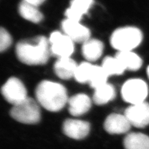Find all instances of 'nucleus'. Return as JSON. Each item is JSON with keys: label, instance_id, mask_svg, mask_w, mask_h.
I'll return each instance as SVG.
<instances>
[{"label": "nucleus", "instance_id": "obj_10", "mask_svg": "<svg viewBox=\"0 0 149 149\" xmlns=\"http://www.w3.org/2000/svg\"><path fill=\"white\" fill-rule=\"evenodd\" d=\"M63 133L70 138L80 140L85 138L90 130V125L86 121L68 119L63 124Z\"/></svg>", "mask_w": 149, "mask_h": 149}, {"label": "nucleus", "instance_id": "obj_12", "mask_svg": "<svg viewBox=\"0 0 149 149\" xmlns=\"http://www.w3.org/2000/svg\"><path fill=\"white\" fill-rule=\"evenodd\" d=\"M68 111L72 116H79L85 114L91 106V101L85 94H77L68 99Z\"/></svg>", "mask_w": 149, "mask_h": 149}, {"label": "nucleus", "instance_id": "obj_19", "mask_svg": "<svg viewBox=\"0 0 149 149\" xmlns=\"http://www.w3.org/2000/svg\"><path fill=\"white\" fill-rule=\"evenodd\" d=\"M116 96L114 86L109 83H106L95 89L93 100L97 105H102L113 100Z\"/></svg>", "mask_w": 149, "mask_h": 149}, {"label": "nucleus", "instance_id": "obj_3", "mask_svg": "<svg viewBox=\"0 0 149 149\" xmlns=\"http://www.w3.org/2000/svg\"><path fill=\"white\" fill-rule=\"evenodd\" d=\"M143 39L141 31L135 27H123L115 30L110 39L113 47L119 52L132 51L138 47Z\"/></svg>", "mask_w": 149, "mask_h": 149}, {"label": "nucleus", "instance_id": "obj_25", "mask_svg": "<svg viewBox=\"0 0 149 149\" xmlns=\"http://www.w3.org/2000/svg\"><path fill=\"white\" fill-rule=\"evenodd\" d=\"M147 73L148 77V78H149V66L147 67Z\"/></svg>", "mask_w": 149, "mask_h": 149}, {"label": "nucleus", "instance_id": "obj_22", "mask_svg": "<svg viewBox=\"0 0 149 149\" xmlns=\"http://www.w3.org/2000/svg\"><path fill=\"white\" fill-rule=\"evenodd\" d=\"M93 66L94 65L88 62H82L78 65L74 76L76 80L81 83H89Z\"/></svg>", "mask_w": 149, "mask_h": 149}, {"label": "nucleus", "instance_id": "obj_14", "mask_svg": "<svg viewBox=\"0 0 149 149\" xmlns=\"http://www.w3.org/2000/svg\"><path fill=\"white\" fill-rule=\"evenodd\" d=\"M78 65L70 57L60 58L54 64V71L61 79L68 80L74 77Z\"/></svg>", "mask_w": 149, "mask_h": 149}, {"label": "nucleus", "instance_id": "obj_9", "mask_svg": "<svg viewBox=\"0 0 149 149\" xmlns=\"http://www.w3.org/2000/svg\"><path fill=\"white\" fill-rule=\"evenodd\" d=\"M64 34L68 36L74 42L84 43L90 39V31L83 26L80 21L66 19L62 23Z\"/></svg>", "mask_w": 149, "mask_h": 149}, {"label": "nucleus", "instance_id": "obj_20", "mask_svg": "<svg viewBox=\"0 0 149 149\" xmlns=\"http://www.w3.org/2000/svg\"><path fill=\"white\" fill-rule=\"evenodd\" d=\"M101 67L108 76L119 75L125 70L122 63L116 57H106L102 60Z\"/></svg>", "mask_w": 149, "mask_h": 149}, {"label": "nucleus", "instance_id": "obj_23", "mask_svg": "<svg viewBox=\"0 0 149 149\" xmlns=\"http://www.w3.org/2000/svg\"><path fill=\"white\" fill-rule=\"evenodd\" d=\"M12 44V37L6 29L1 27L0 30V51L6 50Z\"/></svg>", "mask_w": 149, "mask_h": 149}, {"label": "nucleus", "instance_id": "obj_4", "mask_svg": "<svg viewBox=\"0 0 149 149\" xmlns=\"http://www.w3.org/2000/svg\"><path fill=\"white\" fill-rule=\"evenodd\" d=\"M11 117L19 123L34 124L40 119V109L37 101L27 97L24 101L14 105L11 109Z\"/></svg>", "mask_w": 149, "mask_h": 149}, {"label": "nucleus", "instance_id": "obj_1", "mask_svg": "<svg viewBox=\"0 0 149 149\" xmlns=\"http://www.w3.org/2000/svg\"><path fill=\"white\" fill-rule=\"evenodd\" d=\"M50 50L49 40L43 36L21 40L17 44L16 55L22 63L39 65L47 62Z\"/></svg>", "mask_w": 149, "mask_h": 149}, {"label": "nucleus", "instance_id": "obj_17", "mask_svg": "<svg viewBox=\"0 0 149 149\" xmlns=\"http://www.w3.org/2000/svg\"><path fill=\"white\" fill-rule=\"evenodd\" d=\"M115 57L119 60L125 70L136 71L142 65L141 58L132 51L118 52Z\"/></svg>", "mask_w": 149, "mask_h": 149}, {"label": "nucleus", "instance_id": "obj_2", "mask_svg": "<svg viewBox=\"0 0 149 149\" xmlns=\"http://www.w3.org/2000/svg\"><path fill=\"white\" fill-rule=\"evenodd\" d=\"M36 96L39 104L52 112L60 111L68 101L65 88L58 83L49 80L41 81L37 85Z\"/></svg>", "mask_w": 149, "mask_h": 149}, {"label": "nucleus", "instance_id": "obj_16", "mask_svg": "<svg viewBox=\"0 0 149 149\" xmlns=\"http://www.w3.org/2000/svg\"><path fill=\"white\" fill-rule=\"evenodd\" d=\"M125 149H149V137L140 132L129 133L124 139Z\"/></svg>", "mask_w": 149, "mask_h": 149}, {"label": "nucleus", "instance_id": "obj_13", "mask_svg": "<svg viewBox=\"0 0 149 149\" xmlns=\"http://www.w3.org/2000/svg\"><path fill=\"white\" fill-rule=\"evenodd\" d=\"M93 4V0H72L70 6L65 11L67 19L80 21L83 15L88 13Z\"/></svg>", "mask_w": 149, "mask_h": 149}, {"label": "nucleus", "instance_id": "obj_21", "mask_svg": "<svg viewBox=\"0 0 149 149\" xmlns=\"http://www.w3.org/2000/svg\"><path fill=\"white\" fill-rule=\"evenodd\" d=\"M108 77V74L101 66L94 65L89 83L90 86L95 90L97 88L107 83V79Z\"/></svg>", "mask_w": 149, "mask_h": 149}, {"label": "nucleus", "instance_id": "obj_11", "mask_svg": "<svg viewBox=\"0 0 149 149\" xmlns=\"http://www.w3.org/2000/svg\"><path fill=\"white\" fill-rule=\"evenodd\" d=\"M131 125L124 114L113 113L106 118L104 127L106 131L111 134H121L127 132Z\"/></svg>", "mask_w": 149, "mask_h": 149}, {"label": "nucleus", "instance_id": "obj_5", "mask_svg": "<svg viewBox=\"0 0 149 149\" xmlns=\"http://www.w3.org/2000/svg\"><path fill=\"white\" fill-rule=\"evenodd\" d=\"M147 83L139 78H134L125 81L121 89L123 100L131 105L145 101L148 96Z\"/></svg>", "mask_w": 149, "mask_h": 149}, {"label": "nucleus", "instance_id": "obj_6", "mask_svg": "<svg viewBox=\"0 0 149 149\" xmlns=\"http://www.w3.org/2000/svg\"><path fill=\"white\" fill-rule=\"evenodd\" d=\"M49 40L51 52L59 58L70 57L74 52V42L66 34L60 32H52Z\"/></svg>", "mask_w": 149, "mask_h": 149}, {"label": "nucleus", "instance_id": "obj_15", "mask_svg": "<svg viewBox=\"0 0 149 149\" xmlns=\"http://www.w3.org/2000/svg\"><path fill=\"white\" fill-rule=\"evenodd\" d=\"M104 45L100 40L90 39L82 45V54L88 62L96 61L101 57L103 52Z\"/></svg>", "mask_w": 149, "mask_h": 149}, {"label": "nucleus", "instance_id": "obj_18", "mask_svg": "<svg viewBox=\"0 0 149 149\" xmlns=\"http://www.w3.org/2000/svg\"><path fill=\"white\" fill-rule=\"evenodd\" d=\"M18 11L24 19L33 23H39L43 19V15L39 10L38 7L26 1H22L20 3Z\"/></svg>", "mask_w": 149, "mask_h": 149}, {"label": "nucleus", "instance_id": "obj_7", "mask_svg": "<svg viewBox=\"0 0 149 149\" xmlns=\"http://www.w3.org/2000/svg\"><path fill=\"white\" fill-rule=\"evenodd\" d=\"M3 97L8 102L16 105L27 97V90L23 83L16 77L9 78L1 88Z\"/></svg>", "mask_w": 149, "mask_h": 149}, {"label": "nucleus", "instance_id": "obj_24", "mask_svg": "<svg viewBox=\"0 0 149 149\" xmlns=\"http://www.w3.org/2000/svg\"><path fill=\"white\" fill-rule=\"evenodd\" d=\"M22 1L29 3L30 4H33V5H35L38 7L40 5V4L44 3L45 1V0H22Z\"/></svg>", "mask_w": 149, "mask_h": 149}, {"label": "nucleus", "instance_id": "obj_8", "mask_svg": "<svg viewBox=\"0 0 149 149\" xmlns=\"http://www.w3.org/2000/svg\"><path fill=\"white\" fill-rule=\"evenodd\" d=\"M124 115L130 125L137 128H143L149 124V103H141L130 106L125 109Z\"/></svg>", "mask_w": 149, "mask_h": 149}]
</instances>
